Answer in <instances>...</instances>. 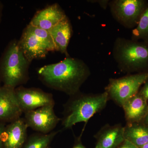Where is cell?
Listing matches in <instances>:
<instances>
[{
	"instance_id": "obj_1",
	"label": "cell",
	"mask_w": 148,
	"mask_h": 148,
	"mask_svg": "<svg viewBox=\"0 0 148 148\" xmlns=\"http://www.w3.org/2000/svg\"><path fill=\"white\" fill-rule=\"evenodd\" d=\"M38 73L47 86L71 96L80 91L91 73L83 60L69 56L58 63L43 66Z\"/></svg>"
},
{
	"instance_id": "obj_2",
	"label": "cell",
	"mask_w": 148,
	"mask_h": 148,
	"mask_svg": "<svg viewBox=\"0 0 148 148\" xmlns=\"http://www.w3.org/2000/svg\"><path fill=\"white\" fill-rule=\"evenodd\" d=\"M109 99L106 91L98 93L80 91L70 96L64 104L61 124L65 129H71L79 123H86L94 115L106 108Z\"/></svg>"
},
{
	"instance_id": "obj_3",
	"label": "cell",
	"mask_w": 148,
	"mask_h": 148,
	"mask_svg": "<svg viewBox=\"0 0 148 148\" xmlns=\"http://www.w3.org/2000/svg\"><path fill=\"white\" fill-rule=\"evenodd\" d=\"M112 53L122 73L148 72V42L118 37L114 42Z\"/></svg>"
},
{
	"instance_id": "obj_4",
	"label": "cell",
	"mask_w": 148,
	"mask_h": 148,
	"mask_svg": "<svg viewBox=\"0 0 148 148\" xmlns=\"http://www.w3.org/2000/svg\"><path fill=\"white\" fill-rule=\"evenodd\" d=\"M18 41H11L0 59V81L3 85L14 89L29 79L30 63L18 47Z\"/></svg>"
},
{
	"instance_id": "obj_5",
	"label": "cell",
	"mask_w": 148,
	"mask_h": 148,
	"mask_svg": "<svg viewBox=\"0 0 148 148\" xmlns=\"http://www.w3.org/2000/svg\"><path fill=\"white\" fill-rule=\"evenodd\" d=\"M18 45L30 63L34 59L45 58L55 47L49 32L29 24L24 29Z\"/></svg>"
},
{
	"instance_id": "obj_6",
	"label": "cell",
	"mask_w": 148,
	"mask_h": 148,
	"mask_svg": "<svg viewBox=\"0 0 148 148\" xmlns=\"http://www.w3.org/2000/svg\"><path fill=\"white\" fill-rule=\"evenodd\" d=\"M148 81V72L127 74L118 78H110L105 88L109 100L122 107L130 98L139 92L140 88Z\"/></svg>"
},
{
	"instance_id": "obj_7",
	"label": "cell",
	"mask_w": 148,
	"mask_h": 148,
	"mask_svg": "<svg viewBox=\"0 0 148 148\" xmlns=\"http://www.w3.org/2000/svg\"><path fill=\"white\" fill-rule=\"evenodd\" d=\"M148 3L147 0H111L108 6L114 19L124 28L135 29Z\"/></svg>"
},
{
	"instance_id": "obj_8",
	"label": "cell",
	"mask_w": 148,
	"mask_h": 148,
	"mask_svg": "<svg viewBox=\"0 0 148 148\" xmlns=\"http://www.w3.org/2000/svg\"><path fill=\"white\" fill-rule=\"evenodd\" d=\"M54 107L43 106L24 113V120L28 127L42 134L53 131L61 119L55 114Z\"/></svg>"
},
{
	"instance_id": "obj_9",
	"label": "cell",
	"mask_w": 148,
	"mask_h": 148,
	"mask_svg": "<svg viewBox=\"0 0 148 148\" xmlns=\"http://www.w3.org/2000/svg\"><path fill=\"white\" fill-rule=\"evenodd\" d=\"M15 92L23 114L43 106H55L53 95L40 88H27L21 86L15 88Z\"/></svg>"
},
{
	"instance_id": "obj_10",
	"label": "cell",
	"mask_w": 148,
	"mask_h": 148,
	"mask_svg": "<svg viewBox=\"0 0 148 148\" xmlns=\"http://www.w3.org/2000/svg\"><path fill=\"white\" fill-rule=\"evenodd\" d=\"M18 104L15 89L0 86V122L8 123L21 117L23 114Z\"/></svg>"
},
{
	"instance_id": "obj_11",
	"label": "cell",
	"mask_w": 148,
	"mask_h": 148,
	"mask_svg": "<svg viewBox=\"0 0 148 148\" xmlns=\"http://www.w3.org/2000/svg\"><path fill=\"white\" fill-rule=\"evenodd\" d=\"M28 127L24 118L7 123L2 134L3 148H21L27 140Z\"/></svg>"
},
{
	"instance_id": "obj_12",
	"label": "cell",
	"mask_w": 148,
	"mask_h": 148,
	"mask_svg": "<svg viewBox=\"0 0 148 148\" xmlns=\"http://www.w3.org/2000/svg\"><path fill=\"white\" fill-rule=\"evenodd\" d=\"M66 16L60 5L54 3L37 12L29 24L49 32Z\"/></svg>"
},
{
	"instance_id": "obj_13",
	"label": "cell",
	"mask_w": 148,
	"mask_h": 148,
	"mask_svg": "<svg viewBox=\"0 0 148 148\" xmlns=\"http://www.w3.org/2000/svg\"><path fill=\"white\" fill-rule=\"evenodd\" d=\"M94 138L96 140L94 148H117L125 140L124 127L121 124L105 125Z\"/></svg>"
},
{
	"instance_id": "obj_14",
	"label": "cell",
	"mask_w": 148,
	"mask_h": 148,
	"mask_svg": "<svg viewBox=\"0 0 148 148\" xmlns=\"http://www.w3.org/2000/svg\"><path fill=\"white\" fill-rule=\"evenodd\" d=\"M122 108L126 123L143 121L148 110L147 101L138 92L126 101Z\"/></svg>"
},
{
	"instance_id": "obj_15",
	"label": "cell",
	"mask_w": 148,
	"mask_h": 148,
	"mask_svg": "<svg viewBox=\"0 0 148 148\" xmlns=\"http://www.w3.org/2000/svg\"><path fill=\"white\" fill-rule=\"evenodd\" d=\"M53 39L56 51L69 57L68 45L73 35V28L69 18L66 16L49 31Z\"/></svg>"
},
{
	"instance_id": "obj_16",
	"label": "cell",
	"mask_w": 148,
	"mask_h": 148,
	"mask_svg": "<svg viewBox=\"0 0 148 148\" xmlns=\"http://www.w3.org/2000/svg\"><path fill=\"white\" fill-rule=\"evenodd\" d=\"M124 135L125 140L140 148L148 143V125L143 121L126 123Z\"/></svg>"
},
{
	"instance_id": "obj_17",
	"label": "cell",
	"mask_w": 148,
	"mask_h": 148,
	"mask_svg": "<svg viewBox=\"0 0 148 148\" xmlns=\"http://www.w3.org/2000/svg\"><path fill=\"white\" fill-rule=\"evenodd\" d=\"M60 131H52L47 134L39 132L32 134L27 137L21 148H48Z\"/></svg>"
},
{
	"instance_id": "obj_18",
	"label": "cell",
	"mask_w": 148,
	"mask_h": 148,
	"mask_svg": "<svg viewBox=\"0 0 148 148\" xmlns=\"http://www.w3.org/2000/svg\"><path fill=\"white\" fill-rule=\"evenodd\" d=\"M131 39L148 42V3L137 27L132 30Z\"/></svg>"
},
{
	"instance_id": "obj_19",
	"label": "cell",
	"mask_w": 148,
	"mask_h": 148,
	"mask_svg": "<svg viewBox=\"0 0 148 148\" xmlns=\"http://www.w3.org/2000/svg\"><path fill=\"white\" fill-rule=\"evenodd\" d=\"M89 2L92 3H98L99 5L101 7V8L104 10H106L107 7L108 6L109 2V0H94V1H88Z\"/></svg>"
},
{
	"instance_id": "obj_20",
	"label": "cell",
	"mask_w": 148,
	"mask_h": 148,
	"mask_svg": "<svg viewBox=\"0 0 148 148\" xmlns=\"http://www.w3.org/2000/svg\"><path fill=\"white\" fill-rule=\"evenodd\" d=\"M139 92L147 101H148V81L143 85V87Z\"/></svg>"
},
{
	"instance_id": "obj_21",
	"label": "cell",
	"mask_w": 148,
	"mask_h": 148,
	"mask_svg": "<svg viewBox=\"0 0 148 148\" xmlns=\"http://www.w3.org/2000/svg\"><path fill=\"white\" fill-rule=\"evenodd\" d=\"M81 136L75 137V142L72 148H87L82 144L81 140Z\"/></svg>"
},
{
	"instance_id": "obj_22",
	"label": "cell",
	"mask_w": 148,
	"mask_h": 148,
	"mask_svg": "<svg viewBox=\"0 0 148 148\" xmlns=\"http://www.w3.org/2000/svg\"><path fill=\"white\" fill-rule=\"evenodd\" d=\"M117 148H139L129 141L125 140Z\"/></svg>"
},
{
	"instance_id": "obj_23",
	"label": "cell",
	"mask_w": 148,
	"mask_h": 148,
	"mask_svg": "<svg viewBox=\"0 0 148 148\" xmlns=\"http://www.w3.org/2000/svg\"><path fill=\"white\" fill-rule=\"evenodd\" d=\"M7 124V123H5L0 122V148H3L2 141L1 136L3 131Z\"/></svg>"
},
{
	"instance_id": "obj_24",
	"label": "cell",
	"mask_w": 148,
	"mask_h": 148,
	"mask_svg": "<svg viewBox=\"0 0 148 148\" xmlns=\"http://www.w3.org/2000/svg\"><path fill=\"white\" fill-rule=\"evenodd\" d=\"M143 121V122L145 123H146V124L148 125V109L145 116L144 118Z\"/></svg>"
},
{
	"instance_id": "obj_25",
	"label": "cell",
	"mask_w": 148,
	"mask_h": 148,
	"mask_svg": "<svg viewBox=\"0 0 148 148\" xmlns=\"http://www.w3.org/2000/svg\"><path fill=\"white\" fill-rule=\"evenodd\" d=\"M3 5L2 3L0 1V22L1 21V18L2 12Z\"/></svg>"
},
{
	"instance_id": "obj_26",
	"label": "cell",
	"mask_w": 148,
	"mask_h": 148,
	"mask_svg": "<svg viewBox=\"0 0 148 148\" xmlns=\"http://www.w3.org/2000/svg\"><path fill=\"white\" fill-rule=\"evenodd\" d=\"M140 148H148V143L143 145V147H141Z\"/></svg>"
},
{
	"instance_id": "obj_27",
	"label": "cell",
	"mask_w": 148,
	"mask_h": 148,
	"mask_svg": "<svg viewBox=\"0 0 148 148\" xmlns=\"http://www.w3.org/2000/svg\"><path fill=\"white\" fill-rule=\"evenodd\" d=\"M1 81H0V86H1Z\"/></svg>"
},
{
	"instance_id": "obj_28",
	"label": "cell",
	"mask_w": 148,
	"mask_h": 148,
	"mask_svg": "<svg viewBox=\"0 0 148 148\" xmlns=\"http://www.w3.org/2000/svg\"><path fill=\"white\" fill-rule=\"evenodd\" d=\"M48 148H50V147H48Z\"/></svg>"
},
{
	"instance_id": "obj_29",
	"label": "cell",
	"mask_w": 148,
	"mask_h": 148,
	"mask_svg": "<svg viewBox=\"0 0 148 148\" xmlns=\"http://www.w3.org/2000/svg\"></svg>"
}]
</instances>
